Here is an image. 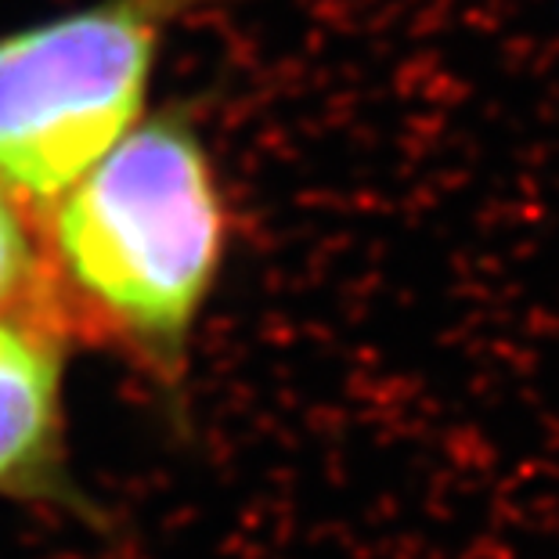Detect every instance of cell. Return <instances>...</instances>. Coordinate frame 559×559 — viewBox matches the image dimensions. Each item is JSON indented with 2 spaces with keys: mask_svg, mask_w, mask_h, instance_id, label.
Returning <instances> with one entry per match:
<instances>
[{
  "mask_svg": "<svg viewBox=\"0 0 559 559\" xmlns=\"http://www.w3.org/2000/svg\"><path fill=\"white\" fill-rule=\"evenodd\" d=\"M37 221L58 332L120 350L177 401L231 249L228 195L192 112L141 120Z\"/></svg>",
  "mask_w": 559,
  "mask_h": 559,
  "instance_id": "obj_1",
  "label": "cell"
},
{
  "mask_svg": "<svg viewBox=\"0 0 559 559\" xmlns=\"http://www.w3.org/2000/svg\"><path fill=\"white\" fill-rule=\"evenodd\" d=\"M206 0H91L0 33V181L37 217L145 120L166 33Z\"/></svg>",
  "mask_w": 559,
  "mask_h": 559,
  "instance_id": "obj_2",
  "label": "cell"
},
{
  "mask_svg": "<svg viewBox=\"0 0 559 559\" xmlns=\"http://www.w3.org/2000/svg\"><path fill=\"white\" fill-rule=\"evenodd\" d=\"M69 347L51 321L0 311V502L55 509L105 531L109 513L87 495L69 459Z\"/></svg>",
  "mask_w": 559,
  "mask_h": 559,
  "instance_id": "obj_3",
  "label": "cell"
},
{
  "mask_svg": "<svg viewBox=\"0 0 559 559\" xmlns=\"http://www.w3.org/2000/svg\"><path fill=\"white\" fill-rule=\"evenodd\" d=\"M33 210L0 181V311L44 314V253Z\"/></svg>",
  "mask_w": 559,
  "mask_h": 559,
  "instance_id": "obj_4",
  "label": "cell"
}]
</instances>
